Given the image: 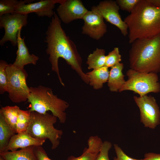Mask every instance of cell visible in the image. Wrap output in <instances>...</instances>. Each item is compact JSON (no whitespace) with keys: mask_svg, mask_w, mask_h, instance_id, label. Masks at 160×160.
<instances>
[{"mask_svg":"<svg viewBox=\"0 0 160 160\" xmlns=\"http://www.w3.org/2000/svg\"><path fill=\"white\" fill-rule=\"evenodd\" d=\"M140 0H116L120 9L130 13Z\"/></svg>","mask_w":160,"mask_h":160,"instance_id":"cell-27","label":"cell"},{"mask_svg":"<svg viewBox=\"0 0 160 160\" xmlns=\"http://www.w3.org/2000/svg\"><path fill=\"white\" fill-rule=\"evenodd\" d=\"M82 19L84 21L82 28V34L99 40L106 33L107 25L95 6L92 7L90 11H88Z\"/></svg>","mask_w":160,"mask_h":160,"instance_id":"cell-10","label":"cell"},{"mask_svg":"<svg viewBox=\"0 0 160 160\" xmlns=\"http://www.w3.org/2000/svg\"><path fill=\"white\" fill-rule=\"evenodd\" d=\"M104 49L97 48L88 56L86 63L89 69L99 68L105 66L106 55Z\"/></svg>","mask_w":160,"mask_h":160,"instance_id":"cell-21","label":"cell"},{"mask_svg":"<svg viewBox=\"0 0 160 160\" xmlns=\"http://www.w3.org/2000/svg\"><path fill=\"white\" fill-rule=\"evenodd\" d=\"M131 44L129 53L131 69L141 72L160 73V34L137 39Z\"/></svg>","mask_w":160,"mask_h":160,"instance_id":"cell-3","label":"cell"},{"mask_svg":"<svg viewBox=\"0 0 160 160\" xmlns=\"http://www.w3.org/2000/svg\"><path fill=\"white\" fill-rule=\"evenodd\" d=\"M30 92L27 102L30 103L31 112L44 114L48 111L64 123L66 119L65 110L69 106L66 101L58 98L49 87L40 85L30 87Z\"/></svg>","mask_w":160,"mask_h":160,"instance_id":"cell-4","label":"cell"},{"mask_svg":"<svg viewBox=\"0 0 160 160\" xmlns=\"http://www.w3.org/2000/svg\"><path fill=\"white\" fill-rule=\"evenodd\" d=\"M6 71L8 79L7 92L10 99L15 103L27 101L30 90L26 84L28 74L25 70L10 64Z\"/></svg>","mask_w":160,"mask_h":160,"instance_id":"cell-7","label":"cell"},{"mask_svg":"<svg viewBox=\"0 0 160 160\" xmlns=\"http://www.w3.org/2000/svg\"><path fill=\"white\" fill-rule=\"evenodd\" d=\"M103 143L102 140L98 136H91L87 141L88 148L84 150L81 155L78 157L70 156L67 160H95Z\"/></svg>","mask_w":160,"mask_h":160,"instance_id":"cell-16","label":"cell"},{"mask_svg":"<svg viewBox=\"0 0 160 160\" xmlns=\"http://www.w3.org/2000/svg\"><path fill=\"white\" fill-rule=\"evenodd\" d=\"M124 21L128 30L129 42L160 34V8L148 0H140Z\"/></svg>","mask_w":160,"mask_h":160,"instance_id":"cell-2","label":"cell"},{"mask_svg":"<svg viewBox=\"0 0 160 160\" xmlns=\"http://www.w3.org/2000/svg\"><path fill=\"white\" fill-rule=\"evenodd\" d=\"M103 18L117 27L124 36L128 34L127 25L119 13L120 8L116 1L105 0L101 1L95 6Z\"/></svg>","mask_w":160,"mask_h":160,"instance_id":"cell-12","label":"cell"},{"mask_svg":"<svg viewBox=\"0 0 160 160\" xmlns=\"http://www.w3.org/2000/svg\"><path fill=\"white\" fill-rule=\"evenodd\" d=\"M57 118L48 112L44 114L35 111L31 112V119L26 131L32 137L39 139H48L54 150L59 146L63 134L62 130L54 127Z\"/></svg>","mask_w":160,"mask_h":160,"instance_id":"cell-5","label":"cell"},{"mask_svg":"<svg viewBox=\"0 0 160 160\" xmlns=\"http://www.w3.org/2000/svg\"><path fill=\"white\" fill-rule=\"evenodd\" d=\"M45 140L34 138L26 131L16 133L11 137L3 152L15 151L31 146H42Z\"/></svg>","mask_w":160,"mask_h":160,"instance_id":"cell-14","label":"cell"},{"mask_svg":"<svg viewBox=\"0 0 160 160\" xmlns=\"http://www.w3.org/2000/svg\"><path fill=\"white\" fill-rule=\"evenodd\" d=\"M9 64L5 61H0V94L8 91V79L6 68Z\"/></svg>","mask_w":160,"mask_h":160,"instance_id":"cell-24","label":"cell"},{"mask_svg":"<svg viewBox=\"0 0 160 160\" xmlns=\"http://www.w3.org/2000/svg\"><path fill=\"white\" fill-rule=\"evenodd\" d=\"M16 134L5 121L0 112V153L4 151L11 137Z\"/></svg>","mask_w":160,"mask_h":160,"instance_id":"cell-20","label":"cell"},{"mask_svg":"<svg viewBox=\"0 0 160 160\" xmlns=\"http://www.w3.org/2000/svg\"><path fill=\"white\" fill-rule=\"evenodd\" d=\"M20 109L18 106L15 105L1 107L0 109V112L2 114L5 121L15 132L16 124Z\"/></svg>","mask_w":160,"mask_h":160,"instance_id":"cell-22","label":"cell"},{"mask_svg":"<svg viewBox=\"0 0 160 160\" xmlns=\"http://www.w3.org/2000/svg\"><path fill=\"white\" fill-rule=\"evenodd\" d=\"M56 10L60 20L66 24L82 19L88 11L80 0H64Z\"/></svg>","mask_w":160,"mask_h":160,"instance_id":"cell-13","label":"cell"},{"mask_svg":"<svg viewBox=\"0 0 160 160\" xmlns=\"http://www.w3.org/2000/svg\"><path fill=\"white\" fill-rule=\"evenodd\" d=\"M148 1L153 6L160 8V0H148Z\"/></svg>","mask_w":160,"mask_h":160,"instance_id":"cell-32","label":"cell"},{"mask_svg":"<svg viewBox=\"0 0 160 160\" xmlns=\"http://www.w3.org/2000/svg\"><path fill=\"white\" fill-rule=\"evenodd\" d=\"M35 146H31L15 151L0 153L4 160H36L34 153Z\"/></svg>","mask_w":160,"mask_h":160,"instance_id":"cell-19","label":"cell"},{"mask_svg":"<svg viewBox=\"0 0 160 160\" xmlns=\"http://www.w3.org/2000/svg\"><path fill=\"white\" fill-rule=\"evenodd\" d=\"M31 112L29 110L20 109L16 126V133L26 131L30 124Z\"/></svg>","mask_w":160,"mask_h":160,"instance_id":"cell-23","label":"cell"},{"mask_svg":"<svg viewBox=\"0 0 160 160\" xmlns=\"http://www.w3.org/2000/svg\"><path fill=\"white\" fill-rule=\"evenodd\" d=\"M44 40L47 44L46 52L49 55V60L52 70L57 74L61 84L64 87L59 73L58 65L60 57L78 74L82 80L89 84L88 76L83 71L82 59L75 43L68 36L63 29L61 20L55 12L46 33Z\"/></svg>","mask_w":160,"mask_h":160,"instance_id":"cell-1","label":"cell"},{"mask_svg":"<svg viewBox=\"0 0 160 160\" xmlns=\"http://www.w3.org/2000/svg\"><path fill=\"white\" fill-rule=\"evenodd\" d=\"M124 64L119 63L111 68L109 71L108 86L110 90L112 92H119L126 81L122 71Z\"/></svg>","mask_w":160,"mask_h":160,"instance_id":"cell-17","label":"cell"},{"mask_svg":"<svg viewBox=\"0 0 160 160\" xmlns=\"http://www.w3.org/2000/svg\"><path fill=\"white\" fill-rule=\"evenodd\" d=\"M64 0H42L31 3L32 1L20 0V4L15 9L14 13L28 15L34 12L39 17H47L52 18L55 12L53 9L57 3L60 4Z\"/></svg>","mask_w":160,"mask_h":160,"instance_id":"cell-11","label":"cell"},{"mask_svg":"<svg viewBox=\"0 0 160 160\" xmlns=\"http://www.w3.org/2000/svg\"><path fill=\"white\" fill-rule=\"evenodd\" d=\"M34 151L36 160H52L48 157L42 146H35Z\"/></svg>","mask_w":160,"mask_h":160,"instance_id":"cell-30","label":"cell"},{"mask_svg":"<svg viewBox=\"0 0 160 160\" xmlns=\"http://www.w3.org/2000/svg\"><path fill=\"white\" fill-rule=\"evenodd\" d=\"M28 17V15L16 13L0 16V27L5 30L4 34L0 41L1 46H3L8 41L13 46L17 45L18 31L27 25Z\"/></svg>","mask_w":160,"mask_h":160,"instance_id":"cell-9","label":"cell"},{"mask_svg":"<svg viewBox=\"0 0 160 160\" xmlns=\"http://www.w3.org/2000/svg\"><path fill=\"white\" fill-rule=\"evenodd\" d=\"M0 160H4L2 157L0 156Z\"/></svg>","mask_w":160,"mask_h":160,"instance_id":"cell-33","label":"cell"},{"mask_svg":"<svg viewBox=\"0 0 160 160\" xmlns=\"http://www.w3.org/2000/svg\"><path fill=\"white\" fill-rule=\"evenodd\" d=\"M109 71L108 68L104 66L93 69L86 73L89 79V84L95 89L102 88L104 84L108 81Z\"/></svg>","mask_w":160,"mask_h":160,"instance_id":"cell-18","label":"cell"},{"mask_svg":"<svg viewBox=\"0 0 160 160\" xmlns=\"http://www.w3.org/2000/svg\"><path fill=\"white\" fill-rule=\"evenodd\" d=\"M20 2V1L17 0H0V16L14 13L15 8Z\"/></svg>","mask_w":160,"mask_h":160,"instance_id":"cell-25","label":"cell"},{"mask_svg":"<svg viewBox=\"0 0 160 160\" xmlns=\"http://www.w3.org/2000/svg\"><path fill=\"white\" fill-rule=\"evenodd\" d=\"M110 142L105 141L103 142L100 152L95 160H110L109 151L112 147Z\"/></svg>","mask_w":160,"mask_h":160,"instance_id":"cell-28","label":"cell"},{"mask_svg":"<svg viewBox=\"0 0 160 160\" xmlns=\"http://www.w3.org/2000/svg\"><path fill=\"white\" fill-rule=\"evenodd\" d=\"M126 74L128 79L119 92L131 91L142 97L150 92L157 93L160 91L157 73L139 72L130 68Z\"/></svg>","mask_w":160,"mask_h":160,"instance_id":"cell-6","label":"cell"},{"mask_svg":"<svg viewBox=\"0 0 160 160\" xmlns=\"http://www.w3.org/2000/svg\"><path fill=\"white\" fill-rule=\"evenodd\" d=\"M113 145L117 156L113 158L114 160H143V159H136L131 158L126 155L118 145L114 144Z\"/></svg>","mask_w":160,"mask_h":160,"instance_id":"cell-29","label":"cell"},{"mask_svg":"<svg viewBox=\"0 0 160 160\" xmlns=\"http://www.w3.org/2000/svg\"><path fill=\"white\" fill-rule=\"evenodd\" d=\"M21 30H20L18 33L17 56L12 64L18 68L23 69L24 66L27 64H31L36 65L39 58L33 54H30L24 41L25 37L22 38L21 37Z\"/></svg>","mask_w":160,"mask_h":160,"instance_id":"cell-15","label":"cell"},{"mask_svg":"<svg viewBox=\"0 0 160 160\" xmlns=\"http://www.w3.org/2000/svg\"><path fill=\"white\" fill-rule=\"evenodd\" d=\"M121 60V55L118 47H114L106 55L105 66L108 68H112L120 63Z\"/></svg>","mask_w":160,"mask_h":160,"instance_id":"cell-26","label":"cell"},{"mask_svg":"<svg viewBox=\"0 0 160 160\" xmlns=\"http://www.w3.org/2000/svg\"><path fill=\"white\" fill-rule=\"evenodd\" d=\"M143 160H160V154L153 153H146Z\"/></svg>","mask_w":160,"mask_h":160,"instance_id":"cell-31","label":"cell"},{"mask_svg":"<svg viewBox=\"0 0 160 160\" xmlns=\"http://www.w3.org/2000/svg\"><path fill=\"white\" fill-rule=\"evenodd\" d=\"M133 98L140 110V122L145 127L155 129L160 123V111L154 97L147 95Z\"/></svg>","mask_w":160,"mask_h":160,"instance_id":"cell-8","label":"cell"}]
</instances>
